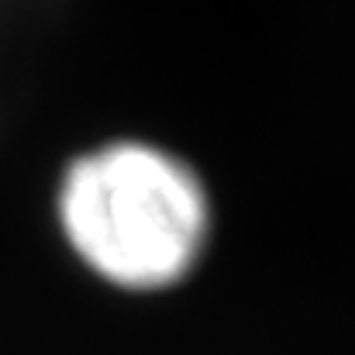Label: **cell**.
Returning a JSON list of instances; mask_svg holds the SVG:
<instances>
[{
	"instance_id": "6da1fadb",
	"label": "cell",
	"mask_w": 355,
	"mask_h": 355,
	"mask_svg": "<svg viewBox=\"0 0 355 355\" xmlns=\"http://www.w3.org/2000/svg\"><path fill=\"white\" fill-rule=\"evenodd\" d=\"M52 211L73 262L124 297L183 286L200 266L214 225L200 173L145 138L101 141L69 159Z\"/></svg>"
}]
</instances>
